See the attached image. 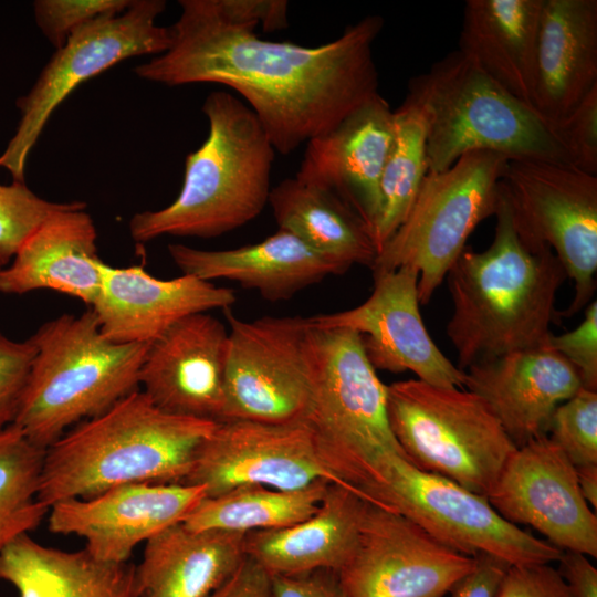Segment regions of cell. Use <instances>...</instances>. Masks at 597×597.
<instances>
[{"mask_svg": "<svg viewBox=\"0 0 597 597\" xmlns=\"http://www.w3.org/2000/svg\"><path fill=\"white\" fill-rule=\"evenodd\" d=\"M171 44L135 69L146 81L217 83L239 93L275 151L289 155L379 94L373 45L384 19L368 14L335 40L303 46L223 22L209 0H181Z\"/></svg>", "mask_w": 597, "mask_h": 597, "instance_id": "1", "label": "cell"}, {"mask_svg": "<svg viewBox=\"0 0 597 597\" xmlns=\"http://www.w3.org/2000/svg\"><path fill=\"white\" fill-rule=\"evenodd\" d=\"M494 216L490 247L478 252L467 245L446 276L453 304L446 332L461 370L546 345L567 279L551 248H531L519 238L501 184Z\"/></svg>", "mask_w": 597, "mask_h": 597, "instance_id": "2", "label": "cell"}, {"mask_svg": "<svg viewBox=\"0 0 597 597\" xmlns=\"http://www.w3.org/2000/svg\"><path fill=\"white\" fill-rule=\"evenodd\" d=\"M216 423L168 413L138 389L45 449L39 501L49 509L124 484L182 483Z\"/></svg>", "mask_w": 597, "mask_h": 597, "instance_id": "3", "label": "cell"}, {"mask_svg": "<svg viewBox=\"0 0 597 597\" xmlns=\"http://www.w3.org/2000/svg\"><path fill=\"white\" fill-rule=\"evenodd\" d=\"M202 112L208 136L186 158L179 195L163 209L133 216L128 229L136 242L220 237L254 220L269 203L275 149L258 117L224 91L211 92Z\"/></svg>", "mask_w": 597, "mask_h": 597, "instance_id": "4", "label": "cell"}, {"mask_svg": "<svg viewBox=\"0 0 597 597\" xmlns=\"http://www.w3.org/2000/svg\"><path fill=\"white\" fill-rule=\"evenodd\" d=\"M30 338L35 354L13 425L43 450L139 389L148 344L109 341L90 307L42 324Z\"/></svg>", "mask_w": 597, "mask_h": 597, "instance_id": "5", "label": "cell"}, {"mask_svg": "<svg viewBox=\"0 0 597 597\" xmlns=\"http://www.w3.org/2000/svg\"><path fill=\"white\" fill-rule=\"evenodd\" d=\"M406 96L426 123L428 172L443 171L475 150L570 164L557 126L458 50L411 77Z\"/></svg>", "mask_w": 597, "mask_h": 597, "instance_id": "6", "label": "cell"}, {"mask_svg": "<svg viewBox=\"0 0 597 597\" xmlns=\"http://www.w3.org/2000/svg\"><path fill=\"white\" fill-rule=\"evenodd\" d=\"M308 347L312 392L303 422L322 464L360 492L381 484L388 460L406 459L389 426L387 385L354 331L308 325Z\"/></svg>", "mask_w": 597, "mask_h": 597, "instance_id": "7", "label": "cell"}, {"mask_svg": "<svg viewBox=\"0 0 597 597\" xmlns=\"http://www.w3.org/2000/svg\"><path fill=\"white\" fill-rule=\"evenodd\" d=\"M389 426L409 463L486 496L516 449L470 390L420 379L387 386Z\"/></svg>", "mask_w": 597, "mask_h": 597, "instance_id": "8", "label": "cell"}, {"mask_svg": "<svg viewBox=\"0 0 597 597\" xmlns=\"http://www.w3.org/2000/svg\"><path fill=\"white\" fill-rule=\"evenodd\" d=\"M510 158L470 151L440 172H428L402 223L379 250L373 274L410 266L419 272L418 298L427 304L473 230L495 214Z\"/></svg>", "mask_w": 597, "mask_h": 597, "instance_id": "9", "label": "cell"}, {"mask_svg": "<svg viewBox=\"0 0 597 597\" xmlns=\"http://www.w3.org/2000/svg\"><path fill=\"white\" fill-rule=\"evenodd\" d=\"M519 238L531 248L548 247L574 283L570 317L596 290L597 176L568 163L511 158L501 179Z\"/></svg>", "mask_w": 597, "mask_h": 597, "instance_id": "10", "label": "cell"}, {"mask_svg": "<svg viewBox=\"0 0 597 597\" xmlns=\"http://www.w3.org/2000/svg\"><path fill=\"white\" fill-rule=\"evenodd\" d=\"M383 476L381 484L362 492L368 502L400 513L461 554H485L510 566L551 564L563 554L503 519L486 496L421 471L400 455L388 460Z\"/></svg>", "mask_w": 597, "mask_h": 597, "instance_id": "11", "label": "cell"}, {"mask_svg": "<svg viewBox=\"0 0 597 597\" xmlns=\"http://www.w3.org/2000/svg\"><path fill=\"white\" fill-rule=\"evenodd\" d=\"M165 8L163 0H133L124 12L81 27L55 51L32 88L17 102L20 121L0 155V168L13 181H24L27 159L45 124L81 83L126 59L169 49L170 28L156 24Z\"/></svg>", "mask_w": 597, "mask_h": 597, "instance_id": "12", "label": "cell"}, {"mask_svg": "<svg viewBox=\"0 0 597 597\" xmlns=\"http://www.w3.org/2000/svg\"><path fill=\"white\" fill-rule=\"evenodd\" d=\"M228 329L224 420L304 421L312 392L308 325L301 316L243 321Z\"/></svg>", "mask_w": 597, "mask_h": 597, "instance_id": "13", "label": "cell"}, {"mask_svg": "<svg viewBox=\"0 0 597 597\" xmlns=\"http://www.w3.org/2000/svg\"><path fill=\"white\" fill-rule=\"evenodd\" d=\"M475 556L441 544L398 512L367 502L356 545L337 572L346 597H443Z\"/></svg>", "mask_w": 597, "mask_h": 597, "instance_id": "14", "label": "cell"}, {"mask_svg": "<svg viewBox=\"0 0 597 597\" xmlns=\"http://www.w3.org/2000/svg\"><path fill=\"white\" fill-rule=\"evenodd\" d=\"M320 481L343 484L322 464L305 422L234 419L216 423L182 483L214 496L241 485L296 490Z\"/></svg>", "mask_w": 597, "mask_h": 597, "instance_id": "15", "label": "cell"}, {"mask_svg": "<svg viewBox=\"0 0 597 597\" xmlns=\"http://www.w3.org/2000/svg\"><path fill=\"white\" fill-rule=\"evenodd\" d=\"M506 521L528 525L559 548L597 556V516L577 471L546 434L516 448L486 495Z\"/></svg>", "mask_w": 597, "mask_h": 597, "instance_id": "16", "label": "cell"}, {"mask_svg": "<svg viewBox=\"0 0 597 597\" xmlns=\"http://www.w3.org/2000/svg\"><path fill=\"white\" fill-rule=\"evenodd\" d=\"M374 290L360 305L306 317L318 328H346L360 335L364 352L377 370L411 371L422 381L462 388L464 371L430 337L419 310V272L410 266L375 273Z\"/></svg>", "mask_w": 597, "mask_h": 597, "instance_id": "17", "label": "cell"}, {"mask_svg": "<svg viewBox=\"0 0 597 597\" xmlns=\"http://www.w3.org/2000/svg\"><path fill=\"white\" fill-rule=\"evenodd\" d=\"M206 496L202 485L124 484L51 505L48 527L55 534L82 537L84 549L97 561L126 563L138 544L182 523Z\"/></svg>", "mask_w": 597, "mask_h": 597, "instance_id": "18", "label": "cell"}, {"mask_svg": "<svg viewBox=\"0 0 597 597\" xmlns=\"http://www.w3.org/2000/svg\"><path fill=\"white\" fill-rule=\"evenodd\" d=\"M228 329L208 312L188 315L148 344L139 387L159 409L222 420Z\"/></svg>", "mask_w": 597, "mask_h": 597, "instance_id": "19", "label": "cell"}, {"mask_svg": "<svg viewBox=\"0 0 597 597\" xmlns=\"http://www.w3.org/2000/svg\"><path fill=\"white\" fill-rule=\"evenodd\" d=\"M394 132V109L379 93L305 144L295 178L337 195L373 237L380 211V180Z\"/></svg>", "mask_w": 597, "mask_h": 597, "instance_id": "20", "label": "cell"}, {"mask_svg": "<svg viewBox=\"0 0 597 597\" xmlns=\"http://www.w3.org/2000/svg\"><path fill=\"white\" fill-rule=\"evenodd\" d=\"M94 303L102 334L119 344H150L179 320L214 308H230L235 293L193 275L164 280L142 266L101 263Z\"/></svg>", "mask_w": 597, "mask_h": 597, "instance_id": "21", "label": "cell"}, {"mask_svg": "<svg viewBox=\"0 0 597 597\" xmlns=\"http://www.w3.org/2000/svg\"><path fill=\"white\" fill-rule=\"evenodd\" d=\"M463 371V386L486 402L516 448L546 436L556 408L583 388L577 370L548 343Z\"/></svg>", "mask_w": 597, "mask_h": 597, "instance_id": "22", "label": "cell"}, {"mask_svg": "<svg viewBox=\"0 0 597 597\" xmlns=\"http://www.w3.org/2000/svg\"><path fill=\"white\" fill-rule=\"evenodd\" d=\"M82 201L46 218L0 270V293L52 290L81 300L88 307L101 286L97 232Z\"/></svg>", "mask_w": 597, "mask_h": 597, "instance_id": "23", "label": "cell"}, {"mask_svg": "<svg viewBox=\"0 0 597 597\" xmlns=\"http://www.w3.org/2000/svg\"><path fill=\"white\" fill-rule=\"evenodd\" d=\"M168 252L182 274L205 281L224 279L256 291L262 298L280 302L329 275L346 270L279 229L258 243L228 250H202L170 244Z\"/></svg>", "mask_w": 597, "mask_h": 597, "instance_id": "24", "label": "cell"}, {"mask_svg": "<svg viewBox=\"0 0 597 597\" xmlns=\"http://www.w3.org/2000/svg\"><path fill=\"white\" fill-rule=\"evenodd\" d=\"M597 86V0H543L534 108L561 122Z\"/></svg>", "mask_w": 597, "mask_h": 597, "instance_id": "25", "label": "cell"}, {"mask_svg": "<svg viewBox=\"0 0 597 597\" xmlns=\"http://www.w3.org/2000/svg\"><path fill=\"white\" fill-rule=\"evenodd\" d=\"M367 502L354 486L328 483L312 515L286 527L247 533L244 553L271 575L337 573L354 551Z\"/></svg>", "mask_w": 597, "mask_h": 597, "instance_id": "26", "label": "cell"}, {"mask_svg": "<svg viewBox=\"0 0 597 597\" xmlns=\"http://www.w3.org/2000/svg\"><path fill=\"white\" fill-rule=\"evenodd\" d=\"M542 6L543 0H467L457 49L531 106Z\"/></svg>", "mask_w": 597, "mask_h": 597, "instance_id": "27", "label": "cell"}, {"mask_svg": "<svg viewBox=\"0 0 597 597\" xmlns=\"http://www.w3.org/2000/svg\"><path fill=\"white\" fill-rule=\"evenodd\" d=\"M244 533L172 525L145 543L139 597H209L245 557Z\"/></svg>", "mask_w": 597, "mask_h": 597, "instance_id": "28", "label": "cell"}, {"mask_svg": "<svg viewBox=\"0 0 597 597\" xmlns=\"http://www.w3.org/2000/svg\"><path fill=\"white\" fill-rule=\"evenodd\" d=\"M0 579L19 597H139L134 564L97 561L85 549L46 546L30 534L17 537L1 553Z\"/></svg>", "mask_w": 597, "mask_h": 597, "instance_id": "29", "label": "cell"}, {"mask_svg": "<svg viewBox=\"0 0 597 597\" xmlns=\"http://www.w3.org/2000/svg\"><path fill=\"white\" fill-rule=\"evenodd\" d=\"M269 205L279 229L291 232L346 271L371 268L378 249L365 222L334 192L286 178L272 187Z\"/></svg>", "mask_w": 597, "mask_h": 597, "instance_id": "30", "label": "cell"}, {"mask_svg": "<svg viewBox=\"0 0 597 597\" xmlns=\"http://www.w3.org/2000/svg\"><path fill=\"white\" fill-rule=\"evenodd\" d=\"M328 483L320 481L296 490L241 485L206 496L182 522L195 531L249 533L293 525L318 507Z\"/></svg>", "mask_w": 597, "mask_h": 597, "instance_id": "31", "label": "cell"}, {"mask_svg": "<svg viewBox=\"0 0 597 597\" xmlns=\"http://www.w3.org/2000/svg\"><path fill=\"white\" fill-rule=\"evenodd\" d=\"M394 116V140L380 180V211L373 231L378 252L406 219L428 174L420 108L406 96Z\"/></svg>", "mask_w": 597, "mask_h": 597, "instance_id": "32", "label": "cell"}, {"mask_svg": "<svg viewBox=\"0 0 597 597\" xmlns=\"http://www.w3.org/2000/svg\"><path fill=\"white\" fill-rule=\"evenodd\" d=\"M43 449L11 425L0 431V555L39 527L49 509L38 498Z\"/></svg>", "mask_w": 597, "mask_h": 597, "instance_id": "33", "label": "cell"}, {"mask_svg": "<svg viewBox=\"0 0 597 597\" xmlns=\"http://www.w3.org/2000/svg\"><path fill=\"white\" fill-rule=\"evenodd\" d=\"M547 436L575 468L597 464V390L580 388L553 413Z\"/></svg>", "mask_w": 597, "mask_h": 597, "instance_id": "34", "label": "cell"}, {"mask_svg": "<svg viewBox=\"0 0 597 597\" xmlns=\"http://www.w3.org/2000/svg\"><path fill=\"white\" fill-rule=\"evenodd\" d=\"M69 205L36 196L24 181L0 184V268L11 262L21 244L46 218Z\"/></svg>", "mask_w": 597, "mask_h": 597, "instance_id": "35", "label": "cell"}, {"mask_svg": "<svg viewBox=\"0 0 597 597\" xmlns=\"http://www.w3.org/2000/svg\"><path fill=\"white\" fill-rule=\"evenodd\" d=\"M133 0H36L38 27L57 50L81 27L103 17L124 12Z\"/></svg>", "mask_w": 597, "mask_h": 597, "instance_id": "36", "label": "cell"}, {"mask_svg": "<svg viewBox=\"0 0 597 597\" xmlns=\"http://www.w3.org/2000/svg\"><path fill=\"white\" fill-rule=\"evenodd\" d=\"M34 354L31 338L13 341L0 331V431L15 421Z\"/></svg>", "mask_w": 597, "mask_h": 597, "instance_id": "37", "label": "cell"}, {"mask_svg": "<svg viewBox=\"0 0 597 597\" xmlns=\"http://www.w3.org/2000/svg\"><path fill=\"white\" fill-rule=\"evenodd\" d=\"M556 126L570 164L597 176V86Z\"/></svg>", "mask_w": 597, "mask_h": 597, "instance_id": "38", "label": "cell"}, {"mask_svg": "<svg viewBox=\"0 0 597 597\" xmlns=\"http://www.w3.org/2000/svg\"><path fill=\"white\" fill-rule=\"evenodd\" d=\"M548 345L578 373L583 387L597 390V301L585 307L580 324L564 334H552Z\"/></svg>", "mask_w": 597, "mask_h": 597, "instance_id": "39", "label": "cell"}, {"mask_svg": "<svg viewBox=\"0 0 597 597\" xmlns=\"http://www.w3.org/2000/svg\"><path fill=\"white\" fill-rule=\"evenodd\" d=\"M494 597H573L559 570L551 564L510 566Z\"/></svg>", "mask_w": 597, "mask_h": 597, "instance_id": "40", "label": "cell"}, {"mask_svg": "<svg viewBox=\"0 0 597 597\" xmlns=\"http://www.w3.org/2000/svg\"><path fill=\"white\" fill-rule=\"evenodd\" d=\"M214 13L226 23L274 32L289 27L286 0H209Z\"/></svg>", "mask_w": 597, "mask_h": 597, "instance_id": "41", "label": "cell"}, {"mask_svg": "<svg viewBox=\"0 0 597 597\" xmlns=\"http://www.w3.org/2000/svg\"><path fill=\"white\" fill-rule=\"evenodd\" d=\"M274 597H346L336 572L271 575Z\"/></svg>", "mask_w": 597, "mask_h": 597, "instance_id": "42", "label": "cell"}, {"mask_svg": "<svg viewBox=\"0 0 597 597\" xmlns=\"http://www.w3.org/2000/svg\"><path fill=\"white\" fill-rule=\"evenodd\" d=\"M209 597H274L271 574L245 555L237 569Z\"/></svg>", "mask_w": 597, "mask_h": 597, "instance_id": "43", "label": "cell"}, {"mask_svg": "<svg viewBox=\"0 0 597 597\" xmlns=\"http://www.w3.org/2000/svg\"><path fill=\"white\" fill-rule=\"evenodd\" d=\"M509 567L500 558L476 555L473 569L452 587L451 597H494Z\"/></svg>", "mask_w": 597, "mask_h": 597, "instance_id": "44", "label": "cell"}, {"mask_svg": "<svg viewBox=\"0 0 597 597\" xmlns=\"http://www.w3.org/2000/svg\"><path fill=\"white\" fill-rule=\"evenodd\" d=\"M558 563L573 597H597V569L588 556L564 551Z\"/></svg>", "mask_w": 597, "mask_h": 597, "instance_id": "45", "label": "cell"}, {"mask_svg": "<svg viewBox=\"0 0 597 597\" xmlns=\"http://www.w3.org/2000/svg\"><path fill=\"white\" fill-rule=\"evenodd\" d=\"M578 485L586 502L597 509V464L576 468Z\"/></svg>", "mask_w": 597, "mask_h": 597, "instance_id": "46", "label": "cell"}, {"mask_svg": "<svg viewBox=\"0 0 597 597\" xmlns=\"http://www.w3.org/2000/svg\"><path fill=\"white\" fill-rule=\"evenodd\" d=\"M1 269H2V268H0V270H1Z\"/></svg>", "mask_w": 597, "mask_h": 597, "instance_id": "47", "label": "cell"}]
</instances>
